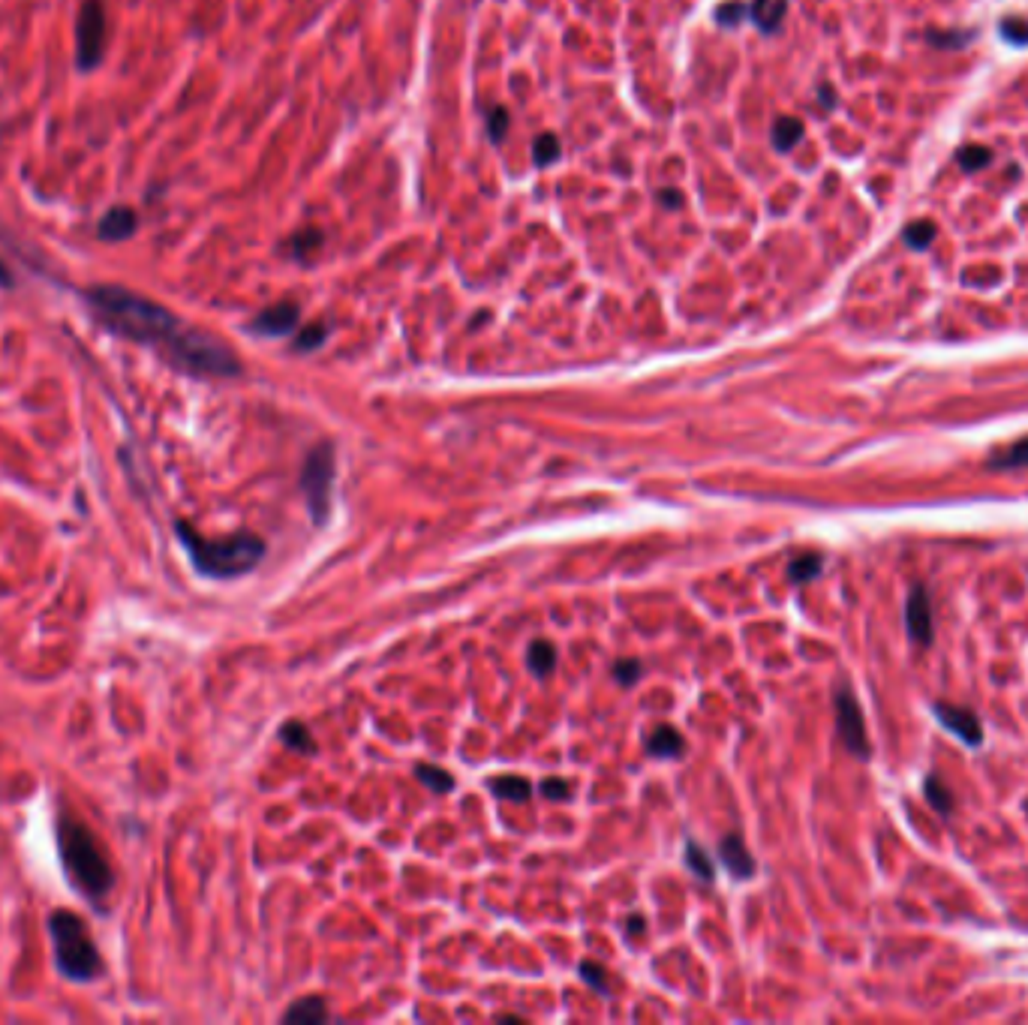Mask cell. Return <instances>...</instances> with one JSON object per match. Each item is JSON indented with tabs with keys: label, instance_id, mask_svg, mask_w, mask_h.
Returning a JSON list of instances; mask_svg holds the SVG:
<instances>
[{
	"label": "cell",
	"instance_id": "6da1fadb",
	"mask_svg": "<svg viewBox=\"0 0 1028 1025\" xmlns=\"http://www.w3.org/2000/svg\"><path fill=\"white\" fill-rule=\"evenodd\" d=\"M82 301H85L91 319L103 331H109L127 343L148 346L163 361L169 358V352L181 343V337L190 328L175 310H169L166 304H160L142 292H133L127 286L97 283V286H88L82 292Z\"/></svg>",
	"mask_w": 1028,
	"mask_h": 1025
},
{
	"label": "cell",
	"instance_id": "7a4b0ae2",
	"mask_svg": "<svg viewBox=\"0 0 1028 1025\" xmlns=\"http://www.w3.org/2000/svg\"><path fill=\"white\" fill-rule=\"evenodd\" d=\"M55 848L73 890L106 911V902L115 890V869L94 830L70 809H61L55 818Z\"/></svg>",
	"mask_w": 1028,
	"mask_h": 1025
},
{
	"label": "cell",
	"instance_id": "3957f363",
	"mask_svg": "<svg viewBox=\"0 0 1028 1025\" xmlns=\"http://www.w3.org/2000/svg\"><path fill=\"white\" fill-rule=\"evenodd\" d=\"M175 536L184 545L193 569L202 578H214V581L241 578V575L253 572L265 557V542L247 530L223 536V539H208L196 527H190L187 521H175Z\"/></svg>",
	"mask_w": 1028,
	"mask_h": 1025
},
{
	"label": "cell",
	"instance_id": "277c9868",
	"mask_svg": "<svg viewBox=\"0 0 1028 1025\" xmlns=\"http://www.w3.org/2000/svg\"><path fill=\"white\" fill-rule=\"evenodd\" d=\"M46 929H49V938H52V959H55V968L64 980H73V983H94L103 977L106 971V962H103V953L88 929V923L70 911V908H55L49 917H46Z\"/></svg>",
	"mask_w": 1028,
	"mask_h": 1025
},
{
	"label": "cell",
	"instance_id": "5b68a950",
	"mask_svg": "<svg viewBox=\"0 0 1028 1025\" xmlns=\"http://www.w3.org/2000/svg\"><path fill=\"white\" fill-rule=\"evenodd\" d=\"M73 37H76V70L79 73L97 70L109 46V16H106L103 0H82Z\"/></svg>",
	"mask_w": 1028,
	"mask_h": 1025
},
{
	"label": "cell",
	"instance_id": "8992f818",
	"mask_svg": "<svg viewBox=\"0 0 1028 1025\" xmlns=\"http://www.w3.org/2000/svg\"><path fill=\"white\" fill-rule=\"evenodd\" d=\"M331 484H334V451L331 445H316L301 469V493L316 524L328 518Z\"/></svg>",
	"mask_w": 1028,
	"mask_h": 1025
},
{
	"label": "cell",
	"instance_id": "52a82bcc",
	"mask_svg": "<svg viewBox=\"0 0 1028 1025\" xmlns=\"http://www.w3.org/2000/svg\"><path fill=\"white\" fill-rule=\"evenodd\" d=\"M836 725H839V737H842L845 749L854 758H869L872 755L860 704H857V698H854V692L848 686L836 689Z\"/></svg>",
	"mask_w": 1028,
	"mask_h": 1025
},
{
	"label": "cell",
	"instance_id": "ba28073f",
	"mask_svg": "<svg viewBox=\"0 0 1028 1025\" xmlns=\"http://www.w3.org/2000/svg\"><path fill=\"white\" fill-rule=\"evenodd\" d=\"M139 226H142V217H139L136 208H130V205H112L109 211L100 214L94 235H97V241H103V244H124V241L136 238Z\"/></svg>",
	"mask_w": 1028,
	"mask_h": 1025
},
{
	"label": "cell",
	"instance_id": "9c48e42d",
	"mask_svg": "<svg viewBox=\"0 0 1028 1025\" xmlns=\"http://www.w3.org/2000/svg\"><path fill=\"white\" fill-rule=\"evenodd\" d=\"M932 713H935L938 722H941L950 734H956L965 746L977 749V746L983 743V728H980V722H977V716H974L971 710L956 707V704H947V701H938V704H932Z\"/></svg>",
	"mask_w": 1028,
	"mask_h": 1025
},
{
	"label": "cell",
	"instance_id": "30bf717a",
	"mask_svg": "<svg viewBox=\"0 0 1028 1025\" xmlns=\"http://www.w3.org/2000/svg\"><path fill=\"white\" fill-rule=\"evenodd\" d=\"M905 629H908L911 641H917L920 647H926L932 641V605H929V596H926V590L920 584L908 593Z\"/></svg>",
	"mask_w": 1028,
	"mask_h": 1025
},
{
	"label": "cell",
	"instance_id": "8fae6325",
	"mask_svg": "<svg viewBox=\"0 0 1028 1025\" xmlns=\"http://www.w3.org/2000/svg\"><path fill=\"white\" fill-rule=\"evenodd\" d=\"M298 307L292 301H280L268 310H262L253 322H250V331L253 334H262V337H286L295 331L298 325Z\"/></svg>",
	"mask_w": 1028,
	"mask_h": 1025
},
{
	"label": "cell",
	"instance_id": "7c38bea8",
	"mask_svg": "<svg viewBox=\"0 0 1028 1025\" xmlns=\"http://www.w3.org/2000/svg\"><path fill=\"white\" fill-rule=\"evenodd\" d=\"M719 857H722V863L731 869V875H734V878H749V875L755 872V860H752L749 848L743 845V839H740L737 833H731V836H725V839H722V845H719Z\"/></svg>",
	"mask_w": 1028,
	"mask_h": 1025
},
{
	"label": "cell",
	"instance_id": "4fadbf2b",
	"mask_svg": "<svg viewBox=\"0 0 1028 1025\" xmlns=\"http://www.w3.org/2000/svg\"><path fill=\"white\" fill-rule=\"evenodd\" d=\"M785 10H788V0H755V4H752V22L764 34H773L782 25Z\"/></svg>",
	"mask_w": 1028,
	"mask_h": 1025
},
{
	"label": "cell",
	"instance_id": "5bb4252c",
	"mask_svg": "<svg viewBox=\"0 0 1028 1025\" xmlns=\"http://www.w3.org/2000/svg\"><path fill=\"white\" fill-rule=\"evenodd\" d=\"M487 788L499 797V800H514V803H524L530 800L533 794V785L524 779V776H493L487 782Z\"/></svg>",
	"mask_w": 1028,
	"mask_h": 1025
},
{
	"label": "cell",
	"instance_id": "9a60e30c",
	"mask_svg": "<svg viewBox=\"0 0 1028 1025\" xmlns=\"http://www.w3.org/2000/svg\"><path fill=\"white\" fill-rule=\"evenodd\" d=\"M647 749H650V755H659V758H677L686 746H683V737L677 734V728L659 725V728L650 734Z\"/></svg>",
	"mask_w": 1028,
	"mask_h": 1025
},
{
	"label": "cell",
	"instance_id": "2e32d148",
	"mask_svg": "<svg viewBox=\"0 0 1028 1025\" xmlns=\"http://www.w3.org/2000/svg\"><path fill=\"white\" fill-rule=\"evenodd\" d=\"M286 1022H301V1025H316V1022H325L328 1019V1007L322 998H304V1001H295L286 1013H283Z\"/></svg>",
	"mask_w": 1028,
	"mask_h": 1025
},
{
	"label": "cell",
	"instance_id": "e0dca14e",
	"mask_svg": "<svg viewBox=\"0 0 1028 1025\" xmlns=\"http://www.w3.org/2000/svg\"><path fill=\"white\" fill-rule=\"evenodd\" d=\"M989 466H992V469H1025V466H1028V436L1019 439V442H1013V445H1007L1004 451L992 454V457H989Z\"/></svg>",
	"mask_w": 1028,
	"mask_h": 1025
},
{
	"label": "cell",
	"instance_id": "ac0fdd59",
	"mask_svg": "<svg viewBox=\"0 0 1028 1025\" xmlns=\"http://www.w3.org/2000/svg\"><path fill=\"white\" fill-rule=\"evenodd\" d=\"M821 566H824V557L809 551V554H800L797 560H791L788 575H791L794 584H809V581H815L821 575Z\"/></svg>",
	"mask_w": 1028,
	"mask_h": 1025
},
{
	"label": "cell",
	"instance_id": "d6986e66",
	"mask_svg": "<svg viewBox=\"0 0 1028 1025\" xmlns=\"http://www.w3.org/2000/svg\"><path fill=\"white\" fill-rule=\"evenodd\" d=\"M800 139H803V121H797V118H779V121L773 124V145H776L779 151H791Z\"/></svg>",
	"mask_w": 1028,
	"mask_h": 1025
},
{
	"label": "cell",
	"instance_id": "ffe728a7",
	"mask_svg": "<svg viewBox=\"0 0 1028 1025\" xmlns=\"http://www.w3.org/2000/svg\"><path fill=\"white\" fill-rule=\"evenodd\" d=\"M415 776L421 779V785H427V788L436 791V794H445V791L454 788V776H451L448 770H442V767H433V764H421V767L415 770Z\"/></svg>",
	"mask_w": 1028,
	"mask_h": 1025
},
{
	"label": "cell",
	"instance_id": "44dd1931",
	"mask_svg": "<svg viewBox=\"0 0 1028 1025\" xmlns=\"http://www.w3.org/2000/svg\"><path fill=\"white\" fill-rule=\"evenodd\" d=\"M527 662H530V668H533L539 677H548V674L554 671V665H557V650H554L551 644H545V641H536V644L530 647Z\"/></svg>",
	"mask_w": 1028,
	"mask_h": 1025
},
{
	"label": "cell",
	"instance_id": "7402d4cb",
	"mask_svg": "<svg viewBox=\"0 0 1028 1025\" xmlns=\"http://www.w3.org/2000/svg\"><path fill=\"white\" fill-rule=\"evenodd\" d=\"M923 794H926L929 806H935L941 815H950V809H953V794L944 788V782H941L938 776H926V782H923Z\"/></svg>",
	"mask_w": 1028,
	"mask_h": 1025
},
{
	"label": "cell",
	"instance_id": "603a6c76",
	"mask_svg": "<svg viewBox=\"0 0 1028 1025\" xmlns=\"http://www.w3.org/2000/svg\"><path fill=\"white\" fill-rule=\"evenodd\" d=\"M280 737H283V743H286L289 749H298V752H304V755L313 752L310 731H307V725H301V722H286V725L280 728Z\"/></svg>",
	"mask_w": 1028,
	"mask_h": 1025
},
{
	"label": "cell",
	"instance_id": "cb8c5ba5",
	"mask_svg": "<svg viewBox=\"0 0 1028 1025\" xmlns=\"http://www.w3.org/2000/svg\"><path fill=\"white\" fill-rule=\"evenodd\" d=\"M560 154H563V148H560V142H557L554 133H542V136L533 142V157H536L539 166H551L554 160H560Z\"/></svg>",
	"mask_w": 1028,
	"mask_h": 1025
},
{
	"label": "cell",
	"instance_id": "d4e9b609",
	"mask_svg": "<svg viewBox=\"0 0 1028 1025\" xmlns=\"http://www.w3.org/2000/svg\"><path fill=\"white\" fill-rule=\"evenodd\" d=\"M686 863H689V869H692L701 881H713V878H716L713 863H710V857L701 851L698 842H689V845H686Z\"/></svg>",
	"mask_w": 1028,
	"mask_h": 1025
},
{
	"label": "cell",
	"instance_id": "484cf974",
	"mask_svg": "<svg viewBox=\"0 0 1028 1025\" xmlns=\"http://www.w3.org/2000/svg\"><path fill=\"white\" fill-rule=\"evenodd\" d=\"M959 163H962L965 172H977V169H983V166L992 163V151L983 148V145H965V148L959 151Z\"/></svg>",
	"mask_w": 1028,
	"mask_h": 1025
},
{
	"label": "cell",
	"instance_id": "4316f807",
	"mask_svg": "<svg viewBox=\"0 0 1028 1025\" xmlns=\"http://www.w3.org/2000/svg\"><path fill=\"white\" fill-rule=\"evenodd\" d=\"M932 238H935V226L932 223H917V226L905 229V241L914 250H926L932 244Z\"/></svg>",
	"mask_w": 1028,
	"mask_h": 1025
},
{
	"label": "cell",
	"instance_id": "83f0119b",
	"mask_svg": "<svg viewBox=\"0 0 1028 1025\" xmlns=\"http://www.w3.org/2000/svg\"><path fill=\"white\" fill-rule=\"evenodd\" d=\"M1001 34H1004V40H1010V43H1016V46H1025V43H1028V22H1022V19H1004V22H1001Z\"/></svg>",
	"mask_w": 1028,
	"mask_h": 1025
},
{
	"label": "cell",
	"instance_id": "f1b7e54d",
	"mask_svg": "<svg viewBox=\"0 0 1028 1025\" xmlns=\"http://www.w3.org/2000/svg\"><path fill=\"white\" fill-rule=\"evenodd\" d=\"M581 974H584V980H587L590 986H596L599 992H611V983L605 980V977H608V971H605L602 965H596V962H584V965H581Z\"/></svg>",
	"mask_w": 1028,
	"mask_h": 1025
},
{
	"label": "cell",
	"instance_id": "f546056e",
	"mask_svg": "<svg viewBox=\"0 0 1028 1025\" xmlns=\"http://www.w3.org/2000/svg\"><path fill=\"white\" fill-rule=\"evenodd\" d=\"M505 130H508V112L505 109H490V115H487V133H490V139L493 142H499L502 136H505Z\"/></svg>",
	"mask_w": 1028,
	"mask_h": 1025
},
{
	"label": "cell",
	"instance_id": "4dcf8cb0",
	"mask_svg": "<svg viewBox=\"0 0 1028 1025\" xmlns=\"http://www.w3.org/2000/svg\"><path fill=\"white\" fill-rule=\"evenodd\" d=\"M322 244V235L316 232V229H307V232H301V235H295L292 238V250H295V256H307L310 250H316Z\"/></svg>",
	"mask_w": 1028,
	"mask_h": 1025
},
{
	"label": "cell",
	"instance_id": "1f68e13d",
	"mask_svg": "<svg viewBox=\"0 0 1028 1025\" xmlns=\"http://www.w3.org/2000/svg\"><path fill=\"white\" fill-rule=\"evenodd\" d=\"M325 334H328V331H325V325H310V328H304V331L298 334L295 346H298V349H304V352H307V349H316V346L325 340Z\"/></svg>",
	"mask_w": 1028,
	"mask_h": 1025
},
{
	"label": "cell",
	"instance_id": "d6a6232c",
	"mask_svg": "<svg viewBox=\"0 0 1028 1025\" xmlns=\"http://www.w3.org/2000/svg\"><path fill=\"white\" fill-rule=\"evenodd\" d=\"M743 4H737V0H731V4H722L719 7V13H716V19H719V25H725V28H734V25H740V19H743Z\"/></svg>",
	"mask_w": 1028,
	"mask_h": 1025
},
{
	"label": "cell",
	"instance_id": "836d02e7",
	"mask_svg": "<svg viewBox=\"0 0 1028 1025\" xmlns=\"http://www.w3.org/2000/svg\"><path fill=\"white\" fill-rule=\"evenodd\" d=\"M614 677H617L623 686H632V683L641 677V665H638V662H632V659H623V662H617V668H614Z\"/></svg>",
	"mask_w": 1028,
	"mask_h": 1025
},
{
	"label": "cell",
	"instance_id": "e575fe53",
	"mask_svg": "<svg viewBox=\"0 0 1028 1025\" xmlns=\"http://www.w3.org/2000/svg\"><path fill=\"white\" fill-rule=\"evenodd\" d=\"M542 794H545L548 800H563V797H569V782H563V779H545V782H542Z\"/></svg>",
	"mask_w": 1028,
	"mask_h": 1025
},
{
	"label": "cell",
	"instance_id": "d590c367",
	"mask_svg": "<svg viewBox=\"0 0 1028 1025\" xmlns=\"http://www.w3.org/2000/svg\"><path fill=\"white\" fill-rule=\"evenodd\" d=\"M19 286V277H16V271L4 262V259H0V289H7V292H13Z\"/></svg>",
	"mask_w": 1028,
	"mask_h": 1025
},
{
	"label": "cell",
	"instance_id": "8d00e7d4",
	"mask_svg": "<svg viewBox=\"0 0 1028 1025\" xmlns=\"http://www.w3.org/2000/svg\"><path fill=\"white\" fill-rule=\"evenodd\" d=\"M659 202L668 205V208H680V205H683V196H680L677 190H662V193H659Z\"/></svg>",
	"mask_w": 1028,
	"mask_h": 1025
},
{
	"label": "cell",
	"instance_id": "74e56055",
	"mask_svg": "<svg viewBox=\"0 0 1028 1025\" xmlns=\"http://www.w3.org/2000/svg\"><path fill=\"white\" fill-rule=\"evenodd\" d=\"M962 40H968V37H932V43H938V46H956Z\"/></svg>",
	"mask_w": 1028,
	"mask_h": 1025
},
{
	"label": "cell",
	"instance_id": "f35d334b",
	"mask_svg": "<svg viewBox=\"0 0 1028 1025\" xmlns=\"http://www.w3.org/2000/svg\"><path fill=\"white\" fill-rule=\"evenodd\" d=\"M821 106H824V109H833V91H830V88H821Z\"/></svg>",
	"mask_w": 1028,
	"mask_h": 1025
}]
</instances>
